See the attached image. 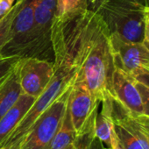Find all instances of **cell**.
Returning a JSON list of instances; mask_svg holds the SVG:
<instances>
[{
  "label": "cell",
  "mask_w": 149,
  "mask_h": 149,
  "mask_svg": "<svg viewBox=\"0 0 149 149\" xmlns=\"http://www.w3.org/2000/svg\"><path fill=\"white\" fill-rule=\"evenodd\" d=\"M51 36L61 40L77 74L97 99L111 97L115 64L110 33L100 15L84 10L65 19H53Z\"/></svg>",
  "instance_id": "cell-1"
},
{
  "label": "cell",
  "mask_w": 149,
  "mask_h": 149,
  "mask_svg": "<svg viewBox=\"0 0 149 149\" xmlns=\"http://www.w3.org/2000/svg\"><path fill=\"white\" fill-rule=\"evenodd\" d=\"M54 54V74L45 91L35 99L34 103L22 118L18 126L9 135L2 146L13 149H19V144L34 121L72 85L76 78L77 70L71 61L70 56L61 40L51 37Z\"/></svg>",
  "instance_id": "cell-2"
},
{
  "label": "cell",
  "mask_w": 149,
  "mask_h": 149,
  "mask_svg": "<svg viewBox=\"0 0 149 149\" xmlns=\"http://www.w3.org/2000/svg\"><path fill=\"white\" fill-rule=\"evenodd\" d=\"M147 0H107L97 13L110 34L128 42H144Z\"/></svg>",
  "instance_id": "cell-3"
},
{
  "label": "cell",
  "mask_w": 149,
  "mask_h": 149,
  "mask_svg": "<svg viewBox=\"0 0 149 149\" xmlns=\"http://www.w3.org/2000/svg\"><path fill=\"white\" fill-rule=\"evenodd\" d=\"M70 88L59 97L32 125L19 149H49L65 114Z\"/></svg>",
  "instance_id": "cell-4"
},
{
  "label": "cell",
  "mask_w": 149,
  "mask_h": 149,
  "mask_svg": "<svg viewBox=\"0 0 149 149\" xmlns=\"http://www.w3.org/2000/svg\"><path fill=\"white\" fill-rule=\"evenodd\" d=\"M100 102L92 94L84 79L76 74L68 97L67 108L78 139L92 127Z\"/></svg>",
  "instance_id": "cell-5"
},
{
  "label": "cell",
  "mask_w": 149,
  "mask_h": 149,
  "mask_svg": "<svg viewBox=\"0 0 149 149\" xmlns=\"http://www.w3.org/2000/svg\"><path fill=\"white\" fill-rule=\"evenodd\" d=\"M57 0H35L34 28L23 57H37L54 62L51 26Z\"/></svg>",
  "instance_id": "cell-6"
},
{
  "label": "cell",
  "mask_w": 149,
  "mask_h": 149,
  "mask_svg": "<svg viewBox=\"0 0 149 149\" xmlns=\"http://www.w3.org/2000/svg\"><path fill=\"white\" fill-rule=\"evenodd\" d=\"M14 70L23 93L37 98L50 84L54 74V65L37 57H20Z\"/></svg>",
  "instance_id": "cell-7"
},
{
  "label": "cell",
  "mask_w": 149,
  "mask_h": 149,
  "mask_svg": "<svg viewBox=\"0 0 149 149\" xmlns=\"http://www.w3.org/2000/svg\"><path fill=\"white\" fill-rule=\"evenodd\" d=\"M19 7L13 20L9 41L1 55L23 57L32 39L34 28L35 0H19Z\"/></svg>",
  "instance_id": "cell-8"
},
{
  "label": "cell",
  "mask_w": 149,
  "mask_h": 149,
  "mask_svg": "<svg viewBox=\"0 0 149 149\" xmlns=\"http://www.w3.org/2000/svg\"><path fill=\"white\" fill-rule=\"evenodd\" d=\"M111 97L132 117L143 115V104L136 81L131 74L115 66L112 74Z\"/></svg>",
  "instance_id": "cell-9"
},
{
  "label": "cell",
  "mask_w": 149,
  "mask_h": 149,
  "mask_svg": "<svg viewBox=\"0 0 149 149\" xmlns=\"http://www.w3.org/2000/svg\"><path fill=\"white\" fill-rule=\"evenodd\" d=\"M114 64L129 74L134 71L149 68V46L145 42H128L110 34Z\"/></svg>",
  "instance_id": "cell-10"
},
{
  "label": "cell",
  "mask_w": 149,
  "mask_h": 149,
  "mask_svg": "<svg viewBox=\"0 0 149 149\" xmlns=\"http://www.w3.org/2000/svg\"><path fill=\"white\" fill-rule=\"evenodd\" d=\"M100 104L101 110H97L94 118V135L107 146L106 149H118L113 119V100L107 97Z\"/></svg>",
  "instance_id": "cell-11"
},
{
  "label": "cell",
  "mask_w": 149,
  "mask_h": 149,
  "mask_svg": "<svg viewBox=\"0 0 149 149\" xmlns=\"http://www.w3.org/2000/svg\"><path fill=\"white\" fill-rule=\"evenodd\" d=\"M35 97L23 93L17 103L0 118V146L18 126L35 101Z\"/></svg>",
  "instance_id": "cell-12"
},
{
  "label": "cell",
  "mask_w": 149,
  "mask_h": 149,
  "mask_svg": "<svg viewBox=\"0 0 149 149\" xmlns=\"http://www.w3.org/2000/svg\"><path fill=\"white\" fill-rule=\"evenodd\" d=\"M22 94V88L13 69L6 81L0 87V118L17 103Z\"/></svg>",
  "instance_id": "cell-13"
},
{
  "label": "cell",
  "mask_w": 149,
  "mask_h": 149,
  "mask_svg": "<svg viewBox=\"0 0 149 149\" xmlns=\"http://www.w3.org/2000/svg\"><path fill=\"white\" fill-rule=\"evenodd\" d=\"M77 140L78 135L73 125L70 114L67 108L62 122L51 142L49 149H64L72 144L77 143Z\"/></svg>",
  "instance_id": "cell-14"
},
{
  "label": "cell",
  "mask_w": 149,
  "mask_h": 149,
  "mask_svg": "<svg viewBox=\"0 0 149 149\" xmlns=\"http://www.w3.org/2000/svg\"><path fill=\"white\" fill-rule=\"evenodd\" d=\"M87 10L85 0H57L53 19H65Z\"/></svg>",
  "instance_id": "cell-15"
},
{
  "label": "cell",
  "mask_w": 149,
  "mask_h": 149,
  "mask_svg": "<svg viewBox=\"0 0 149 149\" xmlns=\"http://www.w3.org/2000/svg\"><path fill=\"white\" fill-rule=\"evenodd\" d=\"M114 126L118 149H145L141 143L125 126L115 119Z\"/></svg>",
  "instance_id": "cell-16"
},
{
  "label": "cell",
  "mask_w": 149,
  "mask_h": 149,
  "mask_svg": "<svg viewBox=\"0 0 149 149\" xmlns=\"http://www.w3.org/2000/svg\"><path fill=\"white\" fill-rule=\"evenodd\" d=\"M19 4H20L19 0H16L14 6L9 11V13L0 19V55H1L2 50L9 41L12 23L18 12Z\"/></svg>",
  "instance_id": "cell-17"
},
{
  "label": "cell",
  "mask_w": 149,
  "mask_h": 149,
  "mask_svg": "<svg viewBox=\"0 0 149 149\" xmlns=\"http://www.w3.org/2000/svg\"><path fill=\"white\" fill-rule=\"evenodd\" d=\"M19 56L0 55V87L13 71Z\"/></svg>",
  "instance_id": "cell-18"
},
{
  "label": "cell",
  "mask_w": 149,
  "mask_h": 149,
  "mask_svg": "<svg viewBox=\"0 0 149 149\" xmlns=\"http://www.w3.org/2000/svg\"><path fill=\"white\" fill-rule=\"evenodd\" d=\"M131 76L137 83H139L149 89V68H139L134 71Z\"/></svg>",
  "instance_id": "cell-19"
},
{
  "label": "cell",
  "mask_w": 149,
  "mask_h": 149,
  "mask_svg": "<svg viewBox=\"0 0 149 149\" xmlns=\"http://www.w3.org/2000/svg\"><path fill=\"white\" fill-rule=\"evenodd\" d=\"M137 88L140 94L142 104H143V115L149 117V89L144 86L143 84L137 83Z\"/></svg>",
  "instance_id": "cell-20"
},
{
  "label": "cell",
  "mask_w": 149,
  "mask_h": 149,
  "mask_svg": "<svg viewBox=\"0 0 149 149\" xmlns=\"http://www.w3.org/2000/svg\"><path fill=\"white\" fill-rule=\"evenodd\" d=\"M107 0H85L86 9L92 13H97Z\"/></svg>",
  "instance_id": "cell-21"
},
{
  "label": "cell",
  "mask_w": 149,
  "mask_h": 149,
  "mask_svg": "<svg viewBox=\"0 0 149 149\" xmlns=\"http://www.w3.org/2000/svg\"><path fill=\"white\" fill-rule=\"evenodd\" d=\"M134 119L146 130L149 132V117L146 115H139L137 117H132Z\"/></svg>",
  "instance_id": "cell-22"
},
{
  "label": "cell",
  "mask_w": 149,
  "mask_h": 149,
  "mask_svg": "<svg viewBox=\"0 0 149 149\" xmlns=\"http://www.w3.org/2000/svg\"><path fill=\"white\" fill-rule=\"evenodd\" d=\"M144 42L149 46V11H146V14H145Z\"/></svg>",
  "instance_id": "cell-23"
},
{
  "label": "cell",
  "mask_w": 149,
  "mask_h": 149,
  "mask_svg": "<svg viewBox=\"0 0 149 149\" xmlns=\"http://www.w3.org/2000/svg\"><path fill=\"white\" fill-rule=\"evenodd\" d=\"M64 149H81V147H80L77 143H74V144H72V145L67 146V147L64 148Z\"/></svg>",
  "instance_id": "cell-24"
},
{
  "label": "cell",
  "mask_w": 149,
  "mask_h": 149,
  "mask_svg": "<svg viewBox=\"0 0 149 149\" xmlns=\"http://www.w3.org/2000/svg\"><path fill=\"white\" fill-rule=\"evenodd\" d=\"M81 147V149H90V143L89 144H85L84 146H79Z\"/></svg>",
  "instance_id": "cell-25"
},
{
  "label": "cell",
  "mask_w": 149,
  "mask_h": 149,
  "mask_svg": "<svg viewBox=\"0 0 149 149\" xmlns=\"http://www.w3.org/2000/svg\"><path fill=\"white\" fill-rule=\"evenodd\" d=\"M0 149H13V148L7 146H0Z\"/></svg>",
  "instance_id": "cell-26"
},
{
  "label": "cell",
  "mask_w": 149,
  "mask_h": 149,
  "mask_svg": "<svg viewBox=\"0 0 149 149\" xmlns=\"http://www.w3.org/2000/svg\"><path fill=\"white\" fill-rule=\"evenodd\" d=\"M146 11H149V0H147V6L146 8Z\"/></svg>",
  "instance_id": "cell-27"
}]
</instances>
